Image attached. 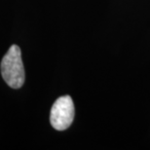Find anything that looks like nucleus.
Returning a JSON list of instances; mask_svg holds the SVG:
<instances>
[{"mask_svg": "<svg viewBox=\"0 0 150 150\" xmlns=\"http://www.w3.org/2000/svg\"><path fill=\"white\" fill-rule=\"evenodd\" d=\"M1 74L8 86L13 89L21 88L25 79L22 52L19 46L12 45L1 62Z\"/></svg>", "mask_w": 150, "mask_h": 150, "instance_id": "obj_1", "label": "nucleus"}, {"mask_svg": "<svg viewBox=\"0 0 150 150\" xmlns=\"http://www.w3.org/2000/svg\"><path fill=\"white\" fill-rule=\"evenodd\" d=\"M74 104L69 96H62L53 104L50 113L51 125L57 131H64L72 124Z\"/></svg>", "mask_w": 150, "mask_h": 150, "instance_id": "obj_2", "label": "nucleus"}]
</instances>
